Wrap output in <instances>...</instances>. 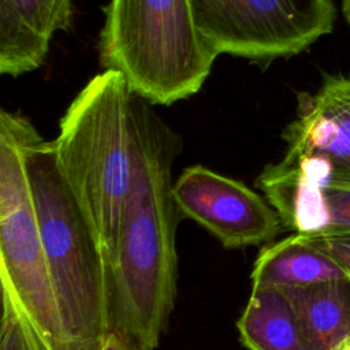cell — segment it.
<instances>
[{
	"mask_svg": "<svg viewBox=\"0 0 350 350\" xmlns=\"http://www.w3.org/2000/svg\"><path fill=\"white\" fill-rule=\"evenodd\" d=\"M144 113L133 183L126 201L112 269V329L154 350L176 298V226L171 193L180 137L154 112Z\"/></svg>",
	"mask_w": 350,
	"mask_h": 350,
	"instance_id": "1",
	"label": "cell"
},
{
	"mask_svg": "<svg viewBox=\"0 0 350 350\" xmlns=\"http://www.w3.org/2000/svg\"><path fill=\"white\" fill-rule=\"evenodd\" d=\"M150 104L123 74L104 70L71 101L53 139L59 170L96 234L111 279L139 127Z\"/></svg>",
	"mask_w": 350,
	"mask_h": 350,
	"instance_id": "2",
	"label": "cell"
},
{
	"mask_svg": "<svg viewBox=\"0 0 350 350\" xmlns=\"http://www.w3.org/2000/svg\"><path fill=\"white\" fill-rule=\"evenodd\" d=\"M44 253L71 350H100L112 331V286L96 234L62 175L53 141L34 126L25 141Z\"/></svg>",
	"mask_w": 350,
	"mask_h": 350,
	"instance_id": "3",
	"label": "cell"
},
{
	"mask_svg": "<svg viewBox=\"0 0 350 350\" xmlns=\"http://www.w3.org/2000/svg\"><path fill=\"white\" fill-rule=\"evenodd\" d=\"M98 40L100 64L124 75L153 104L197 93L216 55L198 34L189 0H109Z\"/></svg>",
	"mask_w": 350,
	"mask_h": 350,
	"instance_id": "4",
	"label": "cell"
},
{
	"mask_svg": "<svg viewBox=\"0 0 350 350\" xmlns=\"http://www.w3.org/2000/svg\"><path fill=\"white\" fill-rule=\"evenodd\" d=\"M33 124L0 112V280L40 350H71L44 253L25 164Z\"/></svg>",
	"mask_w": 350,
	"mask_h": 350,
	"instance_id": "5",
	"label": "cell"
},
{
	"mask_svg": "<svg viewBox=\"0 0 350 350\" xmlns=\"http://www.w3.org/2000/svg\"><path fill=\"white\" fill-rule=\"evenodd\" d=\"M194 25L217 55L271 62L332 31V0H189Z\"/></svg>",
	"mask_w": 350,
	"mask_h": 350,
	"instance_id": "6",
	"label": "cell"
},
{
	"mask_svg": "<svg viewBox=\"0 0 350 350\" xmlns=\"http://www.w3.org/2000/svg\"><path fill=\"white\" fill-rule=\"evenodd\" d=\"M171 193L180 215L204 227L226 249L268 243L283 227L265 197L202 164L185 168Z\"/></svg>",
	"mask_w": 350,
	"mask_h": 350,
	"instance_id": "7",
	"label": "cell"
},
{
	"mask_svg": "<svg viewBox=\"0 0 350 350\" xmlns=\"http://www.w3.org/2000/svg\"><path fill=\"white\" fill-rule=\"evenodd\" d=\"M282 138L283 160L308 179L350 185V77L324 72L317 92L298 93L295 119Z\"/></svg>",
	"mask_w": 350,
	"mask_h": 350,
	"instance_id": "8",
	"label": "cell"
},
{
	"mask_svg": "<svg viewBox=\"0 0 350 350\" xmlns=\"http://www.w3.org/2000/svg\"><path fill=\"white\" fill-rule=\"evenodd\" d=\"M71 18L72 0H0V72L18 77L38 68Z\"/></svg>",
	"mask_w": 350,
	"mask_h": 350,
	"instance_id": "9",
	"label": "cell"
},
{
	"mask_svg": "<svg viewBox=\"0 0 350 350\" xmlns=\"http://www.w3.org/2000/svg\"><path fill=\"white\" fill-rule=\"evenodd\" d=\"M278 212L286 230L301 235L350 232V185H316L290 176L280 189Z\"/></svg>",
	"mask_w": 350,
	"mask_h": 350,
	"instance_id": "10",
	"label": "cell"
},
{
	"mask_svg": "<svg viewBox=\"0 0 350 350\" xmlns=\"http://www.w3.org/2000/svg\"><path fill=\"white\" fill-rule=\"evenodd\" d=\"M237 328L249 350H317L280 288L252 287Z\"/></svg>",
	"mask_w": 350,
	"mask_h": 350,
	"instance_id": "11",
	"label": "cell"
},
{
	"mask_svg": "<svg viewBox=\"0 0 350 350\" xmlns=\"http://www.w3.org/2000/svg\"><path fill=\"white\" fill-rule=\"evenodd\" d=\"M347 276L304 235L293 234L264 246L254 261L252 287H302Z\"/></svg>",
	"mask_w": 350,
	"mask_h": 350,
	"instance_id": "12",
	"label": "cell"
},
{
	"mask_svg": "<svg viewBox=\"0 0 350 350\" xmlns=\"http://www.w3.org/2000/svg\"><path fill=\"white\" fill-rule=\"evenodd\" d=\"M280 290L317 350H334L350 338V276Z\"/></svg>",
	"mask_w": 350,
	"mask_h": 350,
	"instance_id": "13",
	"label": "cell"
},
{
	"mask_svg": "<svg viewBox=\"0 0 350 350\" xmlns=\"http://www.w3.org/2000/svg\"><path fill=\"white\" fill-rule=\"evenodd\" d=\"M0 350H40L14 302L3 294Z\"/></svg>",
	"mask_w": 350,
	"mask_h": 350,
	"instance_id": "14",
	"label": "cell"
},
{
	"mask_svg": "<svg viewBox=\"0 0 350 350\" xmlns=\"http://www.w3.org/2000/svg\"><path fill=\"white\" fill-rule=\"evenodd\" d=\"M313 246L331 257L347 276H350V232L331 231L304 235Z\"/></svg>",
	"mask_w": 350,
	"mask_h": 350,
	"instance_id": "15",
	"label": "cell"
},
{
	"mask_svg": "<svg viewBox=\"0 0 350 350\" xmlns=\"http://www.w3.org/2000/svg\"><path fill=\"white\" fill-rule=\"evenodd\" d=\"M100 350H148L137 345L134 340L127 338L126 335L112 329L105 336Z\"/></svg>",
	"mask_w": 350,
	"mask_h": 350,
	"instance_id": "16",
	"label": "cell"
},
{
	"mask_svg": "<svg viewBox=\"0 0 350 350\" xmlns=\"http://www.w3.org/2000/svg\"><path fill=\"white\" fill-rule=\"evenodd\" d=\"M342 11H343V15L350 27V0H342Z\"/></svg>",
	"mask_w": 350,
	"mask_h": 350,
	"instance_id": "17",
	"label": "cell"
},
{
	"mask_svg": "<svg viewBox=\"0 0 350 350\" xmlns=\"http://www.w3.org/2000/svg\"><path fill=\"white\" fill-rule=\"evenodd\" d=\"M334 350H350V338L345 339L343 342H340Z\"/></svg>",
	"mask_w": 350,
	"mask_h": 350,
	"instance_id": "18",
	"label": "cell"
}]
</instances>
